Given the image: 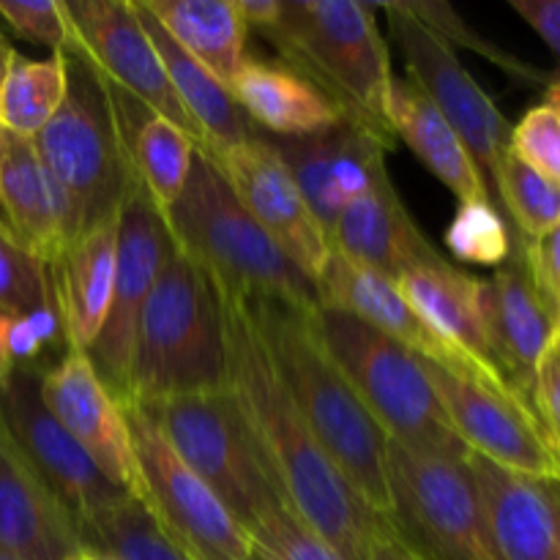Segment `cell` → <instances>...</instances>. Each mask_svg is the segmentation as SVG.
<instances>
[{"label":"cell","instance_id":"32","mask_svg":"<svg viewBox=\"0 0 560 560\" xmlns=\"http://www.w3.org/2000/svg\"><path fill=\"white\" fill-rule=\"evenodd\" d=\"M66 88H69L66 55L58 52L36 60L11 49L0 85V126L36 140L38 131L55 118L63 104Z\"/></svg>","mask_w":560,"mask_h":560},{"label":"cell","instance_id":"18","mask_svg":"<svg viewBox=\"0 0 560 560\" xmlns=\"http://www.w3.org/2000/svg\"><path fill=\"white\" fill-rule=\"evenodd\" d=\"M42 397L49 413L63 424L93 465L137 501L140 479L124 405L98 377L91 359L77 350H66L55 364L44 366Z\"/></svg>","mask_w":560,"mask_h":560},{"label":"cell","instance_id":"49","mask_svg":"<svg viewBox=\"0 0 560 560\" xmlns=\"http://www.w3.org/2000/svg\"><path fill=\"white\" fill-rule=\"evenodd\" d=\"M77 560H115V558H107V556H98V552H82Z\"/></svg>","mask_w":560,"mask_h":560},{"label":"cell","instance_id":"2","mask_svg":"<svg viewBox=\"0 0 560 560\" xmlns=\"http://www.w3.org/2000/svg\"><path fill=\"white\" fill-rule=\"evenodd\" d=\"M260 337L266 339L284 386L293 394L301 416L310 424L339 474L350 481L361 501L375 514L388 512V438L366 405L328 355L312 312L282 301L246 299Z\"/></svg>","mask_w":560,"mask_h":560},{"label":"cell","instance_id":"22","mask_svg":"<svg viewBox=\"0 0 560 560\" xmlns=\"http://www.w3.org/2000/svg\"><path fill=\"white\" fill-rule=\"evenodd\" d=\"M0 550L20 560H77L80 525L0 424Z\"/></svg>","mask_w":560,"mask_h":560},{"label":"cell","instance_id":"30","mask_svg":"<svg viewBox=\"0 0 560 560\" xmlns=\"http://www.w3.org/2000/svg\"><path fill=\"white\" fill-rule=\"evenodd\" d=\"M109 93H113L115 115H118L120 135H124L137 184L148 191L159 211L167 213L189 180L197 142L180 126L148 109L113 82H109Z\"/></svg>","mask_w":560,"mask_h":560},{"label":"cell","instance_id":"5","mask_svg":"<svg viewBox=\"0 0 560 560\" xmlns=\"http://www.w3.org/2000/svg\"><path fill=\"white\" fill-rule=\"evenodd\" d=\"M222 388L224 334L217 288L175 246L142 306L124 399L156 402Z\"/></svg>","mask_w":560,"mask_h":560},{"label":"cell","instance_id":"16","mask_svg":"<svg viewBox=\"0 0 560 560\" xmlns=\"http://www.w3.org/2000/svg\"><path fill=\"white\" fill-rule=\"evenodd\" d=\"M77 49L131 98L186 131L197 148L202 135L186 115L164 74L162 58L137 16L135 0H63Z\"/></svg>","mask_w":560,"mask_h":560},{"label":"cell","instance_id":"52","mask_svg":"<svg viewBox=\"0 0 560 560\" xmlns=\"http://www.w3.org/2000/svg\"><path fill=\"white\" fill-rule=\"evenodd\" d=\"M0 230H3V233H5V228H3V219H0ZM5 235H9V233H5ZM9 238H11V235H9Z\"/></svg>","mask_w":560,"mask_h":560},{"label":"cell","instance_id":"37","mask_svg":"<svg viewBox=\"0 0 560 560\" xmlns=\"http://www.w3.org/2000/svg\"><path fill=\"white\" fill-rule=\"evenodd\" d=\"M252 550L266 560H345L288 503H279L246 528Z\"/></svg>","mask_w":560,"mask_h":560},{"label":"cell","instance_id":"36","mask_svg":"<svg viewBox=\"0 0 560 560\" xmlns=\"http://www.w3.org/2000/svg\"><path fill=\"white\" fill-rule=\"evenodd\" d=\"M443 241L454 260L470 266L501 268L514 249L512 228L490 200L459 202Z\"/></svg>","mask_w":560,"mask_h":560},{"label":"cell","instance_id":"17","mask_svg":"<svg viewBox=\"0 0 560 560\" xmlns=\"http://www.w3.org/2000/svg\"><path fill=\"white\" fill-rule=\"evenodd\" d=\"M266 140L290 170L312 213L326 230H331L345 208L388 178L386 153L392 145L350 120H339L317 135Z\"/></svg>","mask_w":560,"mask_h":560},{"label":"cell","instance_id":"1","mask_svg":"<svg viewBox=\"0 0 560 560\" xmlns=\"http://www.w3.org/2000/svg\"><path fill=\"white\" fill-rule=\"evenodd\" d=\"M217 288V284H213ZM224 334V392L282 501L345 560H370L381 514L372 512L312 435L284 386L246 295L217 288Z\"/></svg>","mask_w":560,"mask_h":560},{"label":"cell","instance_id":"44","mask_svg":"<svg viewBox=\"0 0 560 560\" xmlns=\"http://www.w3.org/2000/svg\"><path fill=\"white\" fill-rule=\"evenodd\" d=\"M514 11L534 27L541 42L552 49L558 58V80H560V0H509Z\"/></svg>","mask_w":560,"mask_h":560},{"label":"cell","instance_id":"43","mask_svg":"<svg viewBox=\"0 0 560 560\" xmlns=\"http://www.w3.org/2000/svg\"><path fill=\"white\" fill-rule=\"evenodd\" d=\"M534 408L539 413L541 424L550 432L552 443H556L560 454V345L552 339L550 350L541 359L539 375H536V392H534Z\"/></svg>","mask_w":560,"mask_h":560},{"label":"cell","instance_id":"13","mask_svg":"<svg viewBox=\"0 0 560 560\" xmlns=\"http://www.w3.org/2000/svg\"><path fill=\"white\" fill-rule=\"evenodd\" d=\"M42 370L44 364L20 366L9 381L0 383V424L38 479L58 495L77 525H82L131 495L118 490L49 413L42 397Z\"/></svg>","mask_w":560,"mask_h":560},{"label":"cell","instance_id":"19","mask_svg":"<svg viewBox=\"0 0 560 560\" xmlns=\"http://www.w3.org/2000/svg\"><path fill=\"white\" fill-rule=\"evenodd\" d=\"M315 288L320 306L342 310L348 315L359 317V320L370 323L372 328L394 337L405 348L413 350L419 359L430 361V364L443 366L448 372H459V375L503 381V375H498L495 370H490L481 361L470 359V355L459 353L452 345L443 342L416 315L413 306L408 304V299H405L394 279L383 277V273L372 271V268L361 266V262L350 260V257L339 255V252H331L326 268L317 277Z\"/></svg>","mask_w":560,"mask_h":560},{"label":"cell","instance_id":"31","mask_svg":"<svg viewBox=\"0 0 560 560\" xmlns=\"http://www.w3.org/2000/svg\"><path fill=\"white\" fill-rule=\"evenodd\" d=\"M184 52L230 88L246 55V27L235 0H140Z\"/></svg>","mask_w":560,"mask_h":560},{"label":"cell","instance_id":"27","mask_svg":"<svg viewBox=\"0 0 560 560\" xmlns=\"http://www.w3.org/2000/svg\"><path fill=\"white\" fill-rule=\"evenodd\" d=\"M388 120L394 137L402 140L416 153V159L459 197V202L490 200V191L468 148L413 80L394 77L388 93Z\"/></svg>","mask_w":560,"mask_h":560},{"label":"cell","instance_id":"7","mask_svg":"<svg viewBox=\"0 0 560 560\" xmlns=\"http://www.w3.org/2000/svg\"><path fill=\"white\" fill-rule=\"evenodd\" d=\"M69 88L55 118L36 135L49 175L63 191L71 213V238L118 222L126 197L137 186L109 82L80 52H66Z\"/></svg>","mask_w":560,"mask_h":560},{"label":"cell","instance_id":"21","mask_svg":"<svg viewBox=\"0 0 560 560\" xmlns=\"http://www.w3.org/2000/svg\"><path fill=\"white\" fill-rule=\"evenodd\" d=\"M0 219L20 249L52 266L71 241V213L31 137L0 126Z\"/></svg>","mask_w":560,"mask_h":560},{"label":"cell","instance_id":"38","mask_svg":"<svg viewBox=\"0 0 560 560\" xmlns=\"http://www.w3.org/2000/svg\"><path fill=\"white\" fill-rule=\"evenodd\" d=\"M58 342H63V328L55 306L31 315L0 312V383L9 381L20 366L42 364L44 350Z\"/></svg>","mask_w":560,"mask_h":560},{"label":"cell","instance_id":"9","mask_svg":"<svg viewBox=\"0 0 560 560\" xmlns=\"http://www.w3.org/2000/svg\"><path fill=\"white\" fill-rule=\"evenodd\" d=\"M137 405L244 530L284 503L224 388Z\"/></svg>","mask_w":560,"mask_h":560},{"label":"cell","instance_id":"53","mask_svg":"<svg viewBox=\"0 0 560 560\" xmlns=\"http://www.w3.org/2000/svg\"><path fill=\"white\" fill-rule=\"evenodd\" d=\"M556 342H558V345H560V339H556Z\"/></svg>","mask_w":560,"mask_h":560},{"label":"cell","instance_id":"20","mask_svg":"<svg viewBox=\"0 0 560 560\" xmlns=\"http://www.w3.org/2000/svg\"><path fill=\"white\" fill-rule=\"evenodd\" d=\"M514 233V230H512ZM492 355L509 386L534 405L541 359L556 339V323L530 273L525 241L514 233V249L490 279H481Z\"/></svg>","mask_w":560,"mask_h":560},{"label":"cell","instance_id":"11","mask_svg":"<svg viewBox=\"0 0 560 560\" xmlns=\"http://www.w3.org/2000/svg\"><path fill=\"white\" fill-rule=\"evenodd\" d=\"M424 361V359H421ZM448 421L470 454L514 474L560 479V454L539 413L506 381L448 372L424 361Z\"/></svg>","mask_w":560,"mask_h":560},{"label":"cell","instance_id":"14","mask_svg":"<svg viewBox=\"0 0 560 560\" xmlns=\"http://www.w3.org/2000/svg\"><path fill=\"white\" fill-rule=\"evenodd\" d=\"M175 252L162 211L153 206L140 184L126 197L118 213V246H115V284L109 299L107 320L98 331L96 342L88 348L93 370L98 372L109 392L118 399L126 397L135 353L137 323L142 306L151 295L153 282L162 271L164 260Z\"/></svg>","mask_w":560,"mask_h":560},{"label":"cell","instance_id":"48","mask_svg":"<svg viewBox=\"0 0 560 560\" xmlns=\"http://www.w3.org/2000/svg\"><path fill=\"white\" fill-rule=\"evenodd\" d=\"M547 102L556 104V107L560 109V80L558 77H552V80L547 82Z\"/></svg>","mask_w":560,"mask_h":560},{"label":"cell","instance_id":"10","mask_svg":"<svg viewBox=\"0 0 560 560\" xmlns=\"http://www.w3.org/2000/svg\"><path fill=\"white\" fill-rule=\"evenodd\" d=\"M131 435L140 495L159 528L195 560H249L252 541L217 492L175 454L151 416L120 399Z\"/></svg>","mask_w":560,"mask_h":560},{"label":"cell","instance_id":"39","mask_svg":"<svg viewBox=\"0 0 560 560\" xmlns=\"http://www.w3.org/2000/svg\"><path fill=\"white\" fill-rule=\"evenodd\" d=\"M44 306H55L47 266L0 230V312L31 315Z\"/></svg>","mask_w":560,"mask_h":560},{"label":"cell","instance_id":"42","mask_svg":"<svg viewBox=\"0 0 560 560\" xmlns=\"http://www.w3.org/2000/svg\"><path fill=\"white\" fill-rule=\"evenodd\" d=\"M525 255L536 288L556 323V339H560V228L541 241H525Z\"/></svg>","mask_w":560,"mask_h":560},{"label":"cell","instance_id":"12","mask_svg":"<svg viewBox=\"0 0 560 560\" xmlns=\"http://www.w3.org/2000/svg\"><path fill=\"white\" fill-rule=\"evenodd\" d=\"M388 14V27L402 52L408 74L424 96L441 109L443 118L452 124L463 145L468 148L470 159L485 178L490 200L495 202V180L501 162L509 153L512 140V124L485 93V88L468 74L452 47L432 36L421 22L405 14L397 3H381ZM498 208V206H495Z\"/></svg>","mask_w":560,"mask_h":560},{"label":"cell","instance_id":"35","mask_svg":"<svg viewBox=\"0 0 560 560\" xmlns=\"http://www.w3.org/2000/svg\"><path fill=\"white\" fill-rule=\"evenodd\" d=\"M394 3H397L405 14L413 16L416 22H421V25H424L432 36L441 38L446 47H459L468 49V52L481 55V58L495 63L498 69H503L509 77H514V80L528 82V85H547V82L552 80L550 74L539 71L536 66L525 63L517 55L506 52V49H501L498 44H492L490 38L476 33L474 27L457 14V9L443 3V0H394Z\"/></svg>","mask_w":560,"mask_h":560},{"label":"cell","instance_id":"23","mask_svg":"<svg viewBox=\"0 0 560 560\" xmlns=\"http://www.w3.org/2000/svg\"><path fill=\"white\" fill-rule=\"evenodd\" d=\"M328 238L334 252L394 282L408 271L448 262L421 233L392 178H383L370 195L345 208L328 230Z\"/></svg>","mask_w":560,"mask_h":560},{"label":"cell","instance_id":"25","mask_svg":"<svg viewBox=\"0 0 560 560\" xmlns=\"http://www.w3.org/2000/svg\"><path fill=\"white\" fill-rule=\"evenodd\" d=\"M492 539L503 560H560L558 528L547 479L514 474L470 454Z\"/></svg>","mask_w":560,"mask_h":560},{"label":"cell","instance_id":"26","mask_svg":"<svg viewBox=\"0 0 560 560\" xmlns=\"http://www.w3.org/2000/svg\"><path fill=\"white\" fill-rule=\"evenodd\" d=\"M230 93L246 118L266 137H306L337 126L342 118L337 104L317 91L306 77L284 63L246 58Z\"/></svg>","mask_w":560,"mask_h":560},{"label":"cell","instance_id":"6","mask_svg":"<svg viewBox=\"0 0 560 560\" xmlns=\"http://www.w3.org/2000/svg\"><path fill=\"white\" fill-rule=\"evenodd\" d=\"M312 323L388 441L427 457H470L443 410L424 361L413 350L331 306H317Z\"/></svg>","mask_w":560,"mask_h":560},{"label":"cell","instance_id":"50","mask_svg":"<svg viewBox=\"0 0 560 560\" xmlns=\"http://www.w3.org/2000/svg\"><path fill=\"white\" fill-rule=\"evenodd\" d=\"M0 560H20V558H14V556H9L5 550H0Z\"/></svg>","mask_w":560,"mask_h":560},{"label":"cell","instance_id":"46","mask_svg":"<svg viewBox=\"0 0 560 560\" xmlns=\"http://www.w3.org/2000/svg\"><path fill=\"white\" fill-rule=\"evenodd\" d=\"M547 490H550V498H552V512H556L558 550H560V479H547Z\"/></svg>","mask_w":560,"mask_h":560},{"label":"cell","instance_id":"45","mask_svg":"<svg viewBox=\"0 0 560 560\" xmlns=\"http://www.w3.org/2000/svg\"><path fill=\"white\" fill-rule=\"evenodd\" d=\"M370 560H416L408 550L402 547V541L392 534V528L386 525V520L381 517L375 536H372V552Z\"/></svg>","mask_w":560,"mask_h":560},{"label":"cell","instance_id":"24","mask_svg":"<svg viewBox=\"0 0 560 560\" xmlns=\"http://www.w3.org/2000/svg\"><path fill=\"white\" fill-rule=\"evenodd\" d=\"M115 246L118 222L102 224L71 238L47 268L66 350L88 353L107 320L115 284Z\"/></svg>","mask_w":560,"mask_h":560},{"label":"cell","instance_id":"28","mask_svg":"<svg viewBox=\"0 0 560 560\" xmlns=\"http://www.w3.org/2000/svg\"><path fill=\"white\" fill-rule=\"evenodd\" d=\"M399 290L413 306L416 315L459 353L495 366L490 331H487L485 304H481V277L459 271L454 262L441 268H419L397 279ZM506 381V377H503Z\"/></svg>","mask_w":560,"mask_h":560},{"label":"cell","instance_id":"15","mask_svg":"<svg viewBox=\"0 0 560 560\" xmlns=\"http://www.w3.org/2000/svg\"><path fill=\"white\" fill-rule=\"evenodd\" d=\"M217 162L235 197L244 202L268 238L312 279L326 268L331 257V238L320 219L312 213L290 170L262 135L233 148L206 151Z\"/></svg>","mask_w":560,"mask_h":560},{"label":"cell","instance_id":"3","mask_svg":"<svg viewBox=\"0 0 560 560\" xmlns=\"http://www.w3.org/2000/svg\"><path fill=\"white\" fill-rule=\"evenodd\" d=\"M284 66L326 93L345 120L397 145L388 120L392 55L377 9L359 0H279V14L260 31Z\"/></svg>","mask_w":560,"mask_h":560},{"label":"cell","instance_id":"4","mask_svg":"<svg viewBox=\"0 0 560 560\" xmlns=\"http://www.w3.org/2000/svg\"><path fill=\"white\" fill-rule=\"evenodd\" d=\"M162 217L175 246L217 288L246 299L282 301L304 312L320 306L315 282L268 238L202 148L191 159L184 191Z\"/></svg>","mask_w":560,"mask_h":560},{"label":"cell","instance_id":"29","mask_svg":"<svg viewBox=\"0 0 560 560\" xmlns=\"http://www.w3.org/2000/svg\"><path fill=\"white\" fill-rule=\"evenodd\" d=\"M135 9L142 27L151 36L153 47H156L159 58H162L164 74H167L180 107L186 109V115L200 129L202 151H219V148H233L241 145V142L255 140L260 131L246 118L230 88L222 85L211 71L202 69L189 52H184L170 38V33L142 9L140 0H135Z\"/></svg>","mask_w":560,"mask_h":560},{"label":"cell","instance_id":"41","mask_svg":"<svg viewBox=\"0 0 560 560\" xmlns=\"http://www.w3.org/2000/svg\"><path fill=\"white\" fill-rule=\"evenodd\" d=\"M509 151L536 173L560 184V109L556 104L547 98L534 104L520 124L512 126Z\"/></svg>","mask_w":560,"mask_h":560},{"label":"cell","instance_id":"33","mask_svg":"<svg viewBox=\"0 0 560 560\" xmlns=\"http://www.w3.org/2000/svg\"><path fill=\"white\" fill-rule=\"evenodd\" d=\"M85 552L115 560H195L180 550L140 501L118 503L80 525Z\"/></svg>","mask_w":560,"mask_h":560},{"label":"cell","instance_id":"40","mask_svg":"<svg viewBox=\"0 0 560 560\" xmlns=\"http://www.w3.org/2000/svg\"><path fill=\"white\" fill-rule=\"evenodd\" d=\"M0 22L22 42L42 44L52 55H66L77 49L74 27H71L66 3L55 0H0Z\"/></svg>","mask_w":560,"mask_h":560},{"label":"cell","instance_id":"51","mask_svg":"<svg viewBox=\"0 0 560 560\" xmlns=\"http://www.w3.org/2000/svg\"><path fill=\"white\" fill-rule=\"evenodd\" d=\"M249 560H266L262 556H257V552H252V558Z\"/></svg>","mask_w":560,"mask_h":560},{"label":"cell","instance_id":"47","mask_svg":"<svg viewBox=\"0 0 560 560\" xmlns=\"http://www.w3.org/2000/svg\"><path fill=\"white\" fill-rule=\"evenodd\" d=\"M11 44H9V38H5V33L0 31V85H3V74H5V58H9V52H11Z\"/></svg>","mask_w":560,"mask_h":560},{"label":"cell","instance_id":"8","mask_svg":"<svg viewBox=\"0 0 560 560\" xmlns=\"http://www.w3.org/2000/svg\"><path fill=\"white\" fill-rule=\"evenodd\" d=\"M386 525L416 560H503L468 459H443L388 441Z\"/></svg>","mask_w":560,"mask_h":560},{"label":"cell","instance_id":"34","mask_svg":"<svg viewBox=\"0 0 560 560\" xmlns=\"http://www.w3.org/2000/svg\"><path fill=\"white\" fill-rule=\"evenodd\" d=\"M495 206L525 241H541L560 228V184L520 162L512 151L498 170Z\"/></svg>","mask_w":560,"mask_h":560}]
</instances>
